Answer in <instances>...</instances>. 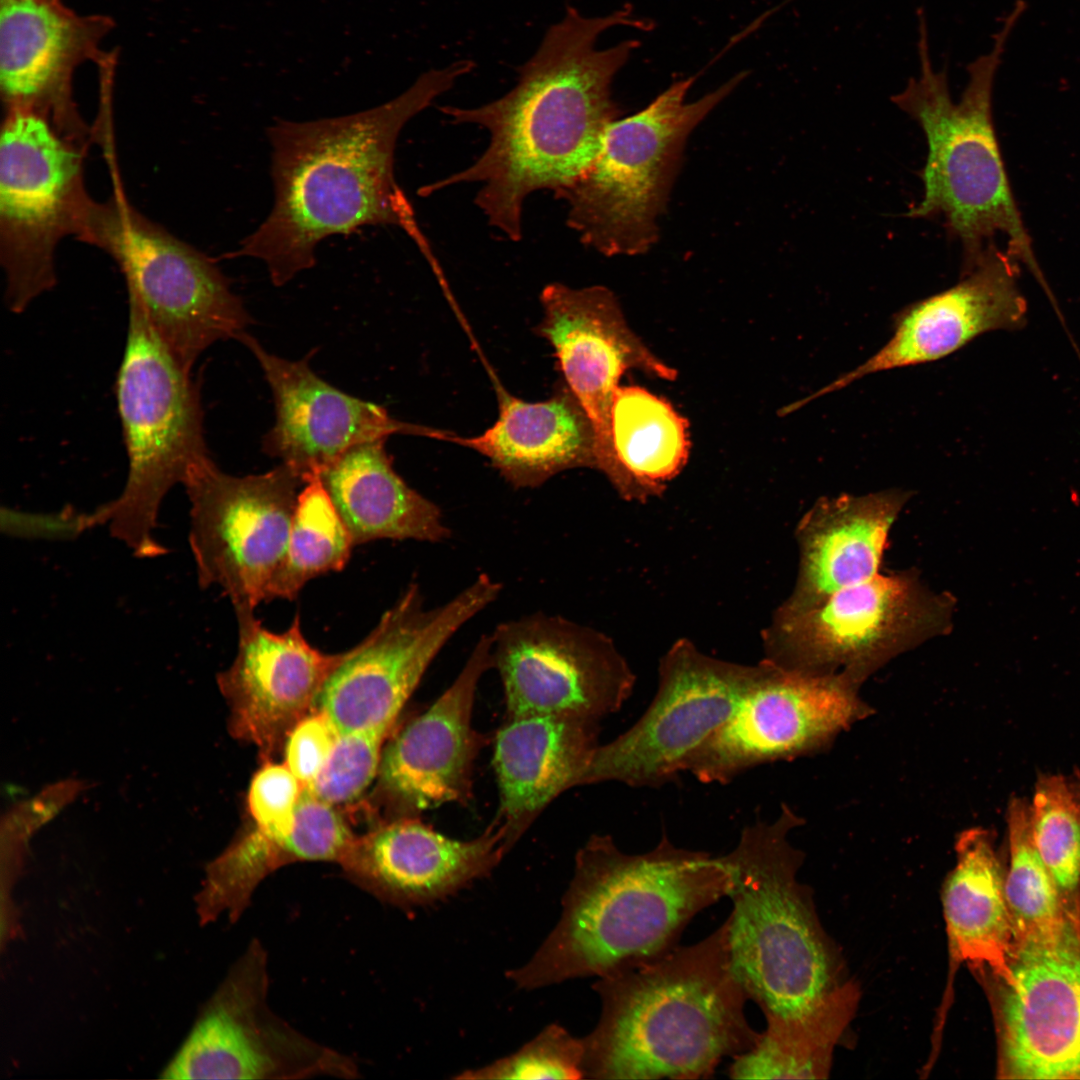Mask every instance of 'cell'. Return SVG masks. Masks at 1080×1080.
I'll list each match as a JSON object with an SVG mask.
<instances>
[{
	"instance_id": "cell-1",
	"label": "cell",
	"mask_w": 1080,
	"mask_h": 1080,
	"mask_svg": "<svg viewBox=\"0 0 1080 1080\" xmlns=\"http://www.w3.org/2000/svg\"><path fill=\"white\" fill-rule=\"evenodd\" d=\"M615 26L647 30L649 22L630 8L585 17L568 7L519 68L517 84L508 93L478 107H441L453 123L485 129L489 142L474 163L425 186L422 194L480 184L474 203L488 224L511 241L521 240L526 198L540 190L555 195L571 186L589 168L609 125L621 114L611 84L639 42L629 39L596 49L598 37Z\"/></svg>"
},
{
	"instance_id": "cell-2",
	"label": "cell",
	"mask_w": 1080,
	"mask_h": 1080,
	"mask_svg": "<svg viewBox=\"0 0 1080 1080\" xmlns=\"http://www.w3.org/2000/svg\"><path fill=\"white\" fill-rule=\"evenodd\" d=\"M473 67L462 60L425 72L402 94L369 110L269 127L274 204L234 255L263 261L273 284L282 286L314 266L316 246L326 237L367 225L415 232L394 177L398 137Z\"/></svg>"
},
{
	"instance_id": "cell-3",
	"label": "cell",
	"mask_w": 1080,
	"mask_h": 1080,
	"mask_svg": "<svg viewBox=\"0 0 1080 1080\" xmlns=\"http://www.w3.org/2000/svg\"><path fill=\"white\" fill-rule=\"evenodd\" d=\"M727 889L720 856L676 846L666 833L639 854L594 834L575 856L558 923L507 977L536 989L657 958L679 945L689 922Z\"/></svg>"
},
{
	"instance_id": "cell-4",
	"label": "cell",
	"mask_w": 1080,
	"mask_h": 1080,
	"mask_svg": "<svg viewBox=\"0 0 1080 1080\" xmlns=\"http://www.w3.org/2000/svg\"><path fill=\"white\" fill-rule=\"evenodd\" d=\"M593 989L601 1012L582 1038L587 1079L708 1078L760 1036L745 1014L727 920L697 943L599 977Z\"/></svg>"
},
{
	"instance_id": "cell-5",
	"label": "cell",
	"mask_w": 1080,
	"mask_h": 1080,
	"mask_svg": "<svg viewBox=\"0 0 1080 1080\" xmlns=\"http://www.w3.org/2000/svg\"><path fill=\"white\" fill-rule=\"evenodd\" d=\"M1026 4L1018 0L993 36L990 50L967 65L960 100L950 94L947 65L935 70L926 14L917 9L919 74L891 97L924 132L928 153L921 171L922 200L912 218L942 217L947 232L960 241L963 267L983 252L997 232L1006 251L1024 263L1047 289L1031 239L1014 200L997 141L992 112L993 86L1006 44Z\"/></svg>"
},
{
	"instance_id": "cell-6",
	"label": "cell",
	"mask_w": 1080,
	"mask_h": 1080,
	"mask_svg": "<svg viewBox=\"0 0 1080 1080\" xmlns=\"http://www.w3.org/2000/svg\"><path fill=\"white\" fill-rule=\"evenodd\" d=\"M802 819L786 804L772 822L746 826L720 856L728 874L732 967L766 1023L800 1019L829 990V965L807 895L797 882L801 852L788 840Z\"/></svg>"
},
{
	"instance_id": "cell-7",
	"label": "cell",
	"mask_w": 1080,
	"mask_h": 1080,
	"mask_svg": "<svg viewBox=\"0 0 1080 1080\" xmlns=\"http://www.w3.org/2000/svg\"><path fill=\"white\" fill-rule=\"evenodd\" d=\"M115 394L128 474L120 495L91 514L93 524L107 526L135 556L158 557L166 552L155 537L163 499L211 457L199 385L130 301Z\"/></svg>"
},
{
	"instance_id": "cell-8",
	"label": "cell",
	"mask_w": 1080,
	"mask_h": 1080,
	"mask_svg": "<svg viewBox=\"0 0 1080 1080\" xmlns=\"http://www.w3.org/2000/svg\"><path fill=\"white\" fill-rule=\"evenodd\" d=\"M744 78L735 75L693 102L686 95L695 77L675 81L609 125L589 168L554 195L583 244L605 256L639 255L655 244L689 135Z\"/></svg>"
},
{
	"instance_id": "cell-9",
	"label": "cell",
	"mask_w": 1080,
	"mask_h": 1080,
	"mask_svg": "<svg viewBox=\"0 0 1080 1080\" xmlns=\"http://www.w3.org/2000/svg\"><path fill=\"white\" fill-rule=\"evenodd\" d=\"M107 252L137 304L185 370L217 341L238 339L252 318L206 255L151 221L121 195L92 201L78 238Z\"/></svg>"
},
{
	"instance_id": "cell-10",
	"label": "cell",
	"mask_w": 1080,
	"mask_h": 1080,
	"mask_svg": "<svg viewBox=\"0 0 1080 1080\" xmlns=\"http://www.w3.org/2000/svg\"><path fill=\"white\" fill-rule=\"evenodd\" d=\"M87 146L61 135L44 116L6 109L0 140V261L5 300L23 312L56 282L59 242L83 231Z\"/></svg>"
},
{
	"instance_id": "cell-11",
	"label": "cell",
	"mask_w": 1080,
	"mask_h": 1080,
	"mask_svg": "<svg viewBox=\"0 0 1080 1080\" xmlns=\"http://www.w3.org/2000/svg\"><path fill=\"white\" fill-rule=\"evenodd\" d=\"M952 600L912 572L876 575L807 609H781L770 640L771 662L791 670L841 675L860 688L899 654L944 633Z\"/></svg>"
},
{
	"instance_id": "cell-12",
	"label": "cell",
	"mask_w": 1080,
	"mask_h": 1080,
	"mask_svg": "<svg viewBox=\"0 0 1080 1080\" xmlns=\"http://www.w3.org/2000/svg\"><path fill=\"white\" fill-rule=\"evenodd\" d=\"M305 482L288 466L233 476L209 460L184 483L189 546L198 583L218 587L236 614L269 600L282 566L298 495Z\"/></svg>"
},
{
	"instance_id": "cell-13",
	"label": "cell",
	"mask_w": 1080,
	"mask_h": 1080,
	"mask_svg": "<svg viewBox=\"0 0 1080 1080\" xmlns=\"http://www.w3.org/2000/svg\"><path fill=\"white\" fill-rule=\"evenodd\" d=\"M500 592L501 585L482 573L448 602L426 608L418 584L411 583L374 629L342 653L322 687L317 708L340 734L387 737L439 651Z\"/></svg>"
},
{
	"instance_id": "cell-14",
	"label": "cell",
	"mask_w": 1080,
	"mask_h": 1080,
	"mask_svg": "<svg viewBox=\"0 0 1080 1080\" xmlns=\"http://www.w3.org/2000/svg\"><path fill=\"white\" fill-rule=\"evenodd\" d=\"M766 661L744 666L710 658L688 642L663 658L658 690L638 721L596 748L578 786L615 781L657 788L687 771L699 747L762 678Z\"/></svg>"
},
{
	"instance_id": "cell-15",
	"label": "cell",
	"mask_w": 1080,
	"mask_h": 1080,
	"mask_svg": "<svg viewBox=\"0 0 1080 1080\" xmlns=\"http://www.w3.org/2000/svg\"><path fill=\"white\" fill-rule=\"evenodd\" d=\"M267 963L263 945L253 939L161 1078L358 1076V1068L349 1057L304 1036L270 1010Z\"/></svg>"
},
{
	"instance_id": "cell-16",
	"label": "cell",
	"mask_w": 1080,
	"mask_h": 1080,
	"mask_svg": "<svg viewBox=\"0 0 1080 1080\" xmlns=\"http://www.w3.org/2000/svg\"><path fill=\"white\" fill-rule=\"evenodd\" d=\"M999 981V1076L1080 1079V900L1052 925L1015 936Z\"/></svg>"
},
{
	"instance_id": "cell-17",
	"label": "cell",
	"mask_w": 1080,
	"mask_h": 1080,
	"mask_svg": "<svg viewBox=\"0 0 1080 1080\" xmlns=\"http://www.w3.org/2000/svg\"><path fill=\"white\" fill-rule=\"evenodd\" d=\"M765 661L762 678L691 758L687 771L700 782L727 784L757 766L822 752L873 713L841 675Z\"/></svg>"
},
{
	"instance_id": "cell-18",
	"label": "cell",
	"mask_w": 1080,
	"mask_h": 1080,
	"mask_svg": "<svg viewBox=\"0 0 1080 1080\" xmlns=\"http://www.w3.org/2000/svg\"><path fill=\"white\" fill-rule=\"evenodd\" d=\"M505 716L569 715L600 721L631 696L635 677L603 634L562 616L535 613L491 634Z\"/></svg>"
},
{
	"instance_id": "cell-19",
	"label": "cell",
	"mask_w": 1080,
	"mask_h": 1080,
	"mask_svg": "<svg viewBox=\"0 0 1080 1080\" xmlns=\"http://www.w3.org/2000/svg\"><path fill=\"white\" fill-rule=\"evenodd\" d=\"M540 301L543 318L536 333L552 346L566 385L591 422L596 469L623 494L625 479L614 453L610 422L619 379L628 369L669 381L677 372L633 333L608 288H572L554 282L543 288Z\"/></svg>"
},
{
	"instance_id": "cell-20",
	"label": "cell",
	"mask_w": 1080,
	"mask_h": 1080,
	"mask_svg": "<svg viewBox=\"0 0 1080 1080\" xmlns=\"http://www.w3.org/2000/svg\"><path fill=\"white\" fill-rule=\"evenodd\" d=\"M491 668L492 638L483 635L453 683L383 750L379 789L392 819L472 799L474 763L491 742L472 725L474 700Z\"/></svg>"
},
{
	"instance_id": "cell-21",
	"label": "cell",
	"mask_w": 1080,
	"mask_h": 1080,
	"mask_svg": "<svg viewBox=\"0 0 1080 1080\" xmlns=\"http://www.w3.org/2000/svg\"><path fill=\"white\" fill-rule=\"evenodd\" d=\"M103 15L81 16L61 0H0V90L6 109L48 119L64 137L87 146L90 131L73 99L75 69L98 61L113 27Z\"/></svg>"
},
{
	"instance_id": "cell-22",
	"label": "cell",
	"mask_w": 1080,
	"mask_h": 1080,
	"mask_svg": "<svg viewBox=\"0 0 1080 1080\" xmlns=\"http://www.w3.org/2000/svg\"><path fill=\"white\" fill-rule=\"evenodd\" d=\"M238 650L217 675L229 706L233 737L254 744L265 758L285 745L293 727L315 710L322 687L342 653L327 654L304 637L299 616L282 633L266 629L254 612L236 614Z\"/></svg>"
},
{
	"instance_id": "cell-23",
	"label": "cell",
	"mask_w": 1080,
	"mask_h": 1080,
	"mask_svg": "<svg viewBox=\"0 0 1080 1080\" xmlns=\"http://www.w3.org/2000/svg\"><path fill=\"white\" fill-rule=\"evenodd\" d=\"M1019 261L989 242L954 286L897 313L888 342L855 369L803 400L836 392L862 377L946 357L976 336L1016 328L1026 303L1017 282Z\"/></svg>"
},
{
	"instance_id": "cell-24",
	"label": "cell",
	"mask_w": 1080,
	"mask_h": 1080,
	"mask_svg": "<svg viewBox=\"0 0 1080 1080\" xmlns=\"http://www.w3.org/2000/svg\"><path fill=\"white\" fill-rule=\"evenodd\" d=\"M237 340L257 359L274 399L275 423L263 437V451L304 482L320 476L355 445L395 433H434L398 421L383 407L335 388L316 375L306 359L292 361L272 354L246 331Z\"/></svg>"
},
{
	"instance_id": "cell-25",
	"label": "cell",
	"mask_w": 1080,
	"mask_h": 1080,
	"mask_svg": "<svg viewBox=\"0 0 1080 1080\" xmlns=\"http://www.w3.org/2000/svg\"><path fill=\"white\" fill-rule=\"evenodd\" d=\"M509 850L494 820L476 838L447 837L417 817L356 836L339 862L346 877L385 904H433L486 877Z\"/></svg>"
},
{
	"instance_id": "cell-26",
	"label": "cell",
	"mask_w": 1080,
	"mask_h": 1080,
	"mask_svg": "<svg viewBox=\"0 0 1080 1080\" xmlns=\"http://www.w3.org/2000/svg\"><path fill=\"white\" fill-rule=\"evenodd\" d=\"M599 721L569 715L505 716L494 736L495 821L510 851L544 809L578 786L599 746Z\"/></svg>"
},
{
	"instance_id": "cell-27",
	"label": "cell",
	"mask_w": 1080,
	"mask_h": 1080,
	"mask_svg": "<svg viewBox=\"0 0 1080 1080\" xmlns=\"http://www.w3.org/2000/svg\"><path fill=\"white\" fill-rule=\"evenodd\" d=\"M908 495L885 490L823 498L798 528L800 572L782 609L797 611L878 575L888 532Z\"/></svg>"
},
{
	"instance_id": "cell-28",
	"label": "cell",
	"mask_w": 1080,
	"mask_h": 1080,
	"mask_svg": "<svg viewBox=\"0 0 1080 1080\" xmlns=\"http://www.w3.org/2000/svg\"><path fill=\"white\" fill-rule=\"evenodd\" d=\"M498 399L499 417L482 434L439 433L436 438L484 455L516 488L538 487L567 469L597 467L591 422L567 385L541 402H525L505 391Z\"/></svg>"
},
{
	"instance_id": "cell-29",
	"label": "cell",
	"mask_w": 1080,
	"mask_h": 1080,
	"mask_svg": "<svg viewBox=\"0 0 1080 1080\" xmlns=\"http://www.w3.org/2000/svg\"><path fill=\"white\" fill-rule=\"evenodd\" d=\"M386 439L353 446L320 475L354 545L378 539L444 541L450 530L440 508L397 474Z\"/></svg>"
},
{
	"instance_id": "cell-30",
	"label": "cell",
	"mask_w": 1080,
	"mask_h": 1080,
	"mask_svg": "<svg viewBox=\"0 0 1080 1080\" xmlns=\"http://www.w3.org/2000/svg\"><path fill=\"white\" fill-rule=\"evenodd\" d=\"M955 849L957 862L943 892L952 955L989 968L999 981H1008L1015 933L993 832L982 827L966 829L958 835Z\"/></svg>"
},
{
	"instance_id": "cell-31",
	"label": "cell",
	"mask_w": 1080,
	"mask_h": 1080,
	"mask_svg": "<svg viewBox=\"0 0 1080 1080\" xmlns=\"http://www.w3.org/2000/svg\"><path fill=\"white\" fill-rule=\"evenodd\" d=\"M614 453L624 497L657 493L689 457L688 422L665 399L639 386H618L611 407Z\"/></svg>"
},
{
	"instance_id": "cell-32",
	"label": "cell",
	"mask_w": 1080,
	"mask_h": 1080,
	"mask_svg": "<svg viewBox=\"0 0 1080 1080\" xmlns=\"http://www.w3.org/2000/svg\"><path fill=\"white\" fill-rule=\"evenodd\" d=\"M858 1001L855 985L830 990L821 1003L800 1019L766 1023L754 1046L735 1056L732 1079H822L829 1072L832 1051L851 1020Z\"/></svg>"
},
{
	"instance_id": "cell-33",
	"label": "cell",
	"mask_w": 1080,
	"mask_h": 1080,
	"mask_svg": "<svg viewBox=\"0 0 1080 1080\" xmlns=\"http://www.w3.org/2000/svg\"><path fill=\"white\" fill-rule=\"evenodd\" d=\"M353 546L320 476L311 477L298 495L286 556L270 587L269 600H293L309 580L342 570Z\"/></svg>"
},
{
	"instance_id": "cell-34",
	"label": "cell",
	"mask_w": 1080,
	"mask_h": 1080,
	"mask_svg": "<svg viewBox=\"0 0 1080 1080\" xmlns=\"http://www.w3.org/2000/svg\"><path fill=\"white\" fill-rule=\"evenodd\" d=\"M1006 821L1009 864L1004 889L1017 936L1054 924L1068 903L1035 845L1030 803L1025 798L1011 797Z\"/></svg>"
},
{
	"instance_id": "cell-35",
	"label": "cell",
	"mask_w": 1080,
	"mask_h": 1080,
	"mask_svg": "<svg viewBox=\"0 0 1080 1080\" xmlns=\"http://www.w3.org/2000/svg\"><path fill=\"white\" fill-rule=\"evenodd\" d=\"M1031 807L1034 842L1066 903L1080 900V800L1068 777L1041 773Z\"/></svg>"
},
{
	"instance_id": "cell-36",
	"label": "cell",
	"mask_w": 1080,
	"mask_h": 1080,
	"mask_svg": "<svg viewBox=\"0 0 1080 1080\" xmlns=\"http://www.w3.org/2000/svg\"><path fill=\"white\" fill-rule=\"evenodd\" d=\"M584 1045L557 1024L547 1026L515 1053L456 1079H581Z\"/></svg>"
},
{
	"instance_id": "cell-37",
	"label": "cell",
	"mask_w": 1080,
	"mask_h": 1080,
	"mask_svg": "<svg viewBox=\"0 0 1080 1080\" xmlns=\"http://www.w3.org/2000/svg\"><path fill=\"white\" fill-rule=\"evenodd\" d=\"M385 739L370 732L340 734L324 767L306 787L332 805L357 799L378 775Z\"/></svg>"
},
{
	"instance_id": "cell-38",
	"label": "cell",
	"mask_w": 1080,
	"mask_h": 1080,
	"mask_svg": "<svg viewBox=\"0 0 1080 1080\" xmlns=\"http://www.w3.org/2000/svg\"><path fill=\"white\" fill-rule=\"evenodd\" d=\"M304 787L285 763L265 762L254 775L248 792L254 827L273 837L289 836Z\"/></svg>"
},
{
	"instance_id": "cell-39",
	"label": "cell",
	"mask_w": 1080,
	"mask_h": 1080,
	"mask_svg": "<svg viewBox=\"0 0 1080 1080\" xmlns=\"http://www.w3.org/2000/svg\"><path fill=\"white\" fill-rule=\"evenodd\" d=\"M339 736L337 727L318 708L290 731L284 745L285 764L304 786L318 776Z\"/></svg>"
},
{
	"instance_id": "cell-40",
	"label": "cell",
	"mask_w": 1080,
	"mask_h": 1080,
	"mask_svg": "<svg viewBox=\"0 0 1080 1080\" xmlns=\"http://www.w3.org/2000/svg\"><path fill=\"white\" fill-rule=\"evenodd\" d=\"M1069 784L1076 797L1080 800V775L1068 777Z\"/></svg>"
}]
</instances>
